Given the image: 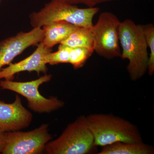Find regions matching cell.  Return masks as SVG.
Instances as JSON below:
<instances>
[{
  "instance_id": "obj_1",
  "label": "cell",
  "mask_w": 154,
  "mask_h": 154,
  "mask_svg": "<svg viewBox=\"0 0 154 154\" xmlns=\"http://www.w3.org/2000/svg\"><path fill=\"white\" fill-rule=\"evenodd\" d=\"M119 39L122 48L120 57L128 60L127 70L130 79L139 80L147 72L149 59L143 25H137L129 19L121 22Z\"/></svg>"
},
{
  "instance_id": "obj_2",
  "label": "cell",
  "mask_w": 154,
  "mask_h": 154,
  "mask_svg": "<svg viewBox=\"0 0 154 154\" xmlns=\"http://www.w3.org/2000/svg\"><path fill=\"white\" fill-rule=\"evenodd\" d=\"M95 146L117 142H143L135 125L120 116L109 113H94L86 116Z\"/></svg>"
},
{
  "instance_id": "obj_3",
  "label": "cell",
  "mask_w": 154,
  "mask_h": 154,
  "mask_svg": "<svg viewBox=\"0 0 154 154\" xmlns=\"http://www.w3.org/2000/svg\"><path fill=\"white\" fill-rule=\"evenodd\" d=\"M99 11L95 7L80 8L60 0H51L40 11L30 14V24L33 28H42L51 22H63L77 27L91 28L93 18Z\"/></svg>"
},
{
  "instance_id": "obj_4",
  "label": "cell",
  "mask_w": 154,
  "mask_h": 154,
  "mask_svg": "<svg viewBox=\"0 0 154 154\" xmlns=\"http://www.w3.org/2000/svg\"><path fill=\"white\" fill-rule=\"evenodd\" d=\"M95 146L86 116L82 115L69 124L58 137L48 143L44 152L48 154H86Z\"/></svg>"
},
{
  "instance_id": "obj_5",
  "label": "cell",
  "mask_w": 154,
  "mask_h": 154,
  "mask_svg": "<svg viewBox=\"0 0 154 154\" xmlns=\"http://www.w3.org/2000/svg\"><path fill=\"white\" fill-rule=\"evenodd\" d=\"M51 75H45L37 79L29 82H17L12 80L0 81V87L3 90H9L22 95L26 98L28 107L36 113H49L62 108L64 102L56 97L45 98L39 93V86L49 82Z\"/></svg>"
},
{
  "instance_id": "obj_6",
  "label": "cell",
  "mask_w": 154,
  "mask_h": 154,
  "mask_svg": "<svg viewBox=\"0 0 154 154\" xmlns=\"http://www.w3.org/2000/svg\"><path fill=\"white\" fill-rule=\"evenodd\" d=\"M121 22L113 13L103 12L91 28L94 51L107 60L120 57L119 29Z\"/></svg>"
},
{
  "instance_id": "obj_7",
  "label": "cell",
  "mask_w": 154,
  "mask_h": 154,
  "mask_svg": "<svg viewBox=\"0 0 154 154\" xmlns=\"http://www.w3.org/2000/svg\"><path fill=\"white\" fill-rule=\"evenodd\" d=\"M5 143L2 154H39L44 152L48 143L52 139L48 125H42L30 131L5 133Z\"/></svg>"
},
{
  "instance_id": "obj_8",
  "label": "cell",
  "mask_w": 154,
  "mask_h": 154,
  "mask_svg": "<svg viewBox=\"0 0 154 154\" xmlns=\"http://www.w3.org/2000/svg\"><path fill=\"white\" fill-rule=\"evenodd\" d=\"M44 37L42 27L33 28L28 32H21L0 42V70L8 65L28 48L39 44Z\"/></svg>"
},
{
  "instance_id": "obj_9",
  "label": "cell",
  "mask_w": 154,
  "mask_h": 154,
  "mask_svg": "<svg viewBox=\"0 0 154 154\" xmlns=\"http://www.w3.org/2000/svg\"><path fill=\"white\" fill-rule=\"evenodd\" d=\"M32 119V113L24 107L19 95L12 103L0 101V132L24 129L30 125Z\"/></svg>"
},
{
  "instance_id": "obj_10",
  "label": "cell",
  "mask_w": 154,
  "mask_h": 154,
  "mask_svg": "<svg viewBox=\"0 0 154 154\" xmlns=\"http://www.w3.org/2000/svg\"><path fill=\"white\" fill-rule=\"evenodd\" d=\"M51 52V48L40 42L36 50L28 57L17 63H11L7 67L2 69L0 70V79L13 80L15 75L22 72L34 71L38 75L41 72L46 74L48 69L45 57Z\"/></svg>"
},
{
  "instance_id": "obj_11",
  "label": "cell",
  "mask_w": 154,
  "mask_h": 154,
  "mask_svg": "<svg viewBox=\"0 0 154 154\" xmlns=\"http://www.w3.org/2000/svg\"><path fill=\"white\" fill-rule=\"evenodd\" d=\"M42 27L44 37L41 42L46 47L51 48L67 38L77 26L67 22H55Z\"/></svg>"
},
{
  "instance_id": "obj_12",
  "label": "cell",
  "mask_w": 154,
  "mask_h": 154,
  "mask_svg": "<svg viewBox=\"0 0 154 154\" xmlns=\"http://www.w3.org/2000/svg\"><path fill=\"white\" fill-rule=\"evenodd\" d=\"M152 146L142 143L117 142L105 146L98 154H153Z\"/></svg>"
},
{
  "instance_id": "obj_13",
  "label": "cell",
  "mask_w": 154,
  "mask_h": 154,
  "mask_svg": "<svg viewBox=\"0 0 154 154\" xmlns=\"http://www.w3.org/2000/svg\"><path fill=\"white\" fill-rule=\"evenodd\" d=\"M92 27H77L60 44L70 48H86L94 51Z\"/></svg>"
},
{
  "instance_id": "obj_14",
  "label": "cell",
  "mask_w": 154,
  "mask_h": 154,
  "mask_svg": "<svg viewBox=\"0 0 154 154\" xmlns=\"http://www.w3.org/2000/svg\"><path fill=\"white\" fill-rule=\"evenodd\" d=\"M94 51L84 47L71 48L69 63L75 69L84 66Z\"/></svg>"
},
{
  "instance_id": "obj_15",
  "label": "cell",
  "mask_w": 154,
  "mask_h": 154,
  "mask_svg": "<svg viewBox=\"0 0 154 154\" xmlns=\"http://www.w3.org/2000/svg\"><path fill=\"white\" fill-rule=\"evenodd\" d=\"M143 32L148 47L150 49L147 72L150 76L154 72V26L153 24L143 25Z\"/></svg>"
},
{
  "instance_id": "obj_16",
  "label": "cell",
  "mask_w": 154,
  "mask_h": 154,
  "mask_svg": "<svg viewBox=\"0 0 154 154\" xmlns=\"http://www.w3.org/2000/svg\"><path fill=\"white\" fill-rule=\"evenodd\" d=\"M71 48L60 44L57 51L50 52L45 57L46 63L53 65L60 63H69Z\"/></svg>"
},
{
  "instance_id": "obj_17",
  "label": "cell",
  "mask_w": 154,
  "mask_h": 154,
  "mask_svg": "<svg viewBox=\"0 0 154 154\" xmlns=\"http://www.w3.org/2000/svg\"><path fill=\"white\" fill-rule=\"evenodd\" d=\"M63 2L69 3L73 5L83 4L88 6V8H93L99 4L112 2V1H118V0H60Z\"/></svg>"
},
{
  "instance_id": "obj_18",
  "label": "cell",
  "mask_w": 154,
  "mask_h": 154,
  "mask_svg": "<svg viewBox=\"0 0 154 154\" xmlns=\"http://www.w3.org/2000/svg\"><path fill=\"white\" fill-rule=\"evenodd\" d=\"M5 143V133L0 132V153H2Z\"/></svg>"
},
{
  "instance_id": "obj_19",
  "label": "cell",
  "mask_w": 154,
  "mask_h": 154,
  "mask_svg": "<svg viewBox=\"0 0 154 154\" xmlns=\"http://www.w3.org/2000/svg\"><path fill=\"white\" fill-rule=\"evenodd\" d=\"M1 0H0V2H1Z\"/></svg>"
}]
</instances>
